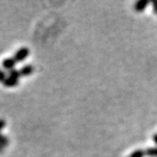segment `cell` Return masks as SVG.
<instances>
[{
  "label": "cell",
  "mask_w": 157,
  "mask_h": 157,
  "mask_svg": "<svg viewBox=\"0 0 157 157\" xmlns=\"http://www.w3.org/2000/svg\"><path fill=\"white\" fill-rule=\"evenodd\" d=\"M20 72L17 69H13L9 72V76H7V78L4 82V85L7 87H13L18 84L19 78H20Z\"/></svg>",
  "instance_id": "cell-1"
},
{
  "label": "cell",
  "mask_w": 157,
  "mask_h": 157,
  "mask_svg": "<svg viewBox=\"0 0 157 157\" xmlns=\"http://www.w3.org/2000/svg\"><path fill=\"white\" fill-rule=\"evenodd\" d=\"M29 54V49L26 47H23V48H20L13 55V58L14 60L16 61V63H19V62H22L24 61Z\"/></svg>",
  "instance_id": "cell-2"
},
{
  "label": "cell",
  "mask_w": 157,
  "mask_h": 157,
  "mask_svg": "<svg viewBox=\"0 0 157 157\" xmlns=\"http://www.w3.org/2000/svg\"><path fill=\"white\" fill-rule=\"evenodd\" d=\"M15 63H16V61L14 60V58L13 57V58H10V57H8V58H5L4 60H3V62H2V66L4 67L5 69H8V70H13V69H14V65H15Z\"/></svg>",
  "instance_id": "cell-3"
},
{
  "label": "cell",
  "mask_w": 157,
  "mask_h": 157,
  "mask_svg": "<svg viewBox=\"0 0 157 157\" xmlns=\"http://www.w3.org/2000/svg\"><path fill=\"white\" fill-rule=\"evenodd\" d=\"M33 71H34V67L30 64H26L24 66H22L19 69L21 76H29L30 74L33 73Z\"/></svg>",
  "instance_id": "cell-4"
},
{
  "label": "cell",
  "mask_w": 157,
  "mask_h": 157,
  "mask_svg": "<svg viewBox=\"0 0 157 157\" xmlns=\"http://www.w3.org/2000/svg\"><path fill=\"white\" fill-rule=\"evenodd\" d=\"M149 4H150V1H148V0H140V1H137L134 4V10H136V12H138V13L143 12Z\"/></svg>",
  "instance_id": "cell-5"
},
{
  "label": "cell",
  "mask_w": 157,
  "mask_h": 157,
  "mask_svg": "<svg viewBox=\"0 0 157 157\" xmlns=\"http://www.w3.org/2000/svg\"><path fill=\"white\" fill-rule=\"evenodd\" d=\"M9 144V138L2 134L0 132V146H2V147H6V146Z\"/></svg>",
  "instance_id": "cell-6"
},
{
  "label": "cell",
  "mask_w": 157,
  "mask_h": 157,
  "mask_svg": "<svg viewBox=\"0 0 157 157\" xmlns=\"http://www.w3.org/2000/svg\"><path fill=\"white\" fill-rule=\"evenodd\" d=\"M146 154L151 157H157V148H151L146 151Z\"/></svg>",
  "instance_id": "cell-7"
},
{
  "label": "cell",
  "mask_w": 157,
  "mask_h": 157,
  "mask_svg": "<svg viewBox=\"0 0 157 157\" xmlns=\"http://www.w3.org/2000/svg\"><path fill=\"white\" fill-rule=\"evenodd\" d=\"M144 156V151L142 150H136L134 151L129 157H143Z\"/></svg>",
  "instance_id": "cell-8"
},
{
  "label": "cell",
  "mask_w": 157,
  "mask_h": 157,
  "mask_svg": "<svg viewBox=\"0 0 157 157\" xmlns=\"http://www.w3.org/2000/svg\"><path fill=\"white\" fill-rule=\"evenodd\" d=\"M7 78V76H6V73L4 70H2V68H0V82H5Z\"/></svg>",
  "instance_id": "cell-9"
},
{
  "label": "cell",
  "mask_w": 157,
  "mask_h": 157,
  "mask_svg": "<svg viewBox=\"0 0 157 157\" xmlns=\"http://www.w3.org/2000/svg\"><path fill=\"white\" fill-rule=\"evenodd\" d=\"M5 125H6V121L3 118H0V132L2 131V129L5 127Z\"/></svg>",
  "instance_id": "cell-10"
},
{
  "label": "cell",
  "mask_w": 157,
  "mask_h": 157,
  "mask_svg": "<svg viewBox=\"0 0 157 157\" xmlns=\"http://www.w3.org/2000/svg\"><path fill=\"white\" fill-rule=\"evenodd\" d=\"M152 6H153V10H154V13H157V1H153V2H152Z\"/></svg>",
  "instance_id": "cell-11"
},
{
  "label": "cell",
  "mask_w": 157,
  "mask_h": 157,
  "mask_svg": "<svg viewBox=\"0 0 157 157\" xmlns=\"http://www.w3.org/2000/svg\"><path fill=\"white\" fill-rule=\"evenodd\" d=\"M153 140H154V142H155V143L157 144V133H156L155 136H153Z\"/></svg>",
  "instance_id": "cell-12"
},
{
  "label": "cell",
  "mask_w": 157,
  "mask_h": 157,
  "mask_svg": "<svg viewBox=\"0 0 157 157\" xmlns=\"http://www.w3.org/2000/svg\"><path fill=\"white\" fill-rule=\"evenodd\" d=\"M2 151H3V147H2V146H0V153L2 152Z\"/></svg>",
  "instance_id": "cell-13"
}]
</instances>
